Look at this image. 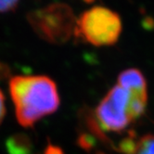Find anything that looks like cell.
Listing matches in <instances>:
<instances>
[{
    "mask_svg": "<svg viewBox=\"0 0 154 154\" xmlns=\"http://www.w3.org/2000/svg\"><path fill=\"white\" fill-rule=\"evenodd\" d=\"M9 92L18 122L24 127L55 112L60 106L57 85L45 75H17L9 80Z\"/></svg>",
    "mask_w": 154,
    "mask_h": 154,
    "instance_id": "1",
    "label": "cell"
},
{
    "mask_svg": "<svg viewBox=\"0 0 154 154\" xmlns=\"http://www.w3.org/2000/svg\"><path fill=\"white\" fill-rule=\"evenodd\" d=\"M27 20L36 35L50 44H64L74 34L76 18L70 6L64 3H52L32 10Z\"/></svg>",
    "mask_w": 154,
    "mask_h": 154,
    "instance_id": "2",
    "label": "cell"
},
{
    "mask_svg": "<svg viewBox=\"0 0 154 154\" xmlns=\"http://www.w3.org/2000/svg\"><path fill=\"white\" fill-rule=\"evenodd\" d=\"M122 32L120 16L104 7H92L76 21L74 35L96 47L112 46Z\"/></svg>",
    "mask_w": 154,
    "mask_h": 154,
    "instance_id": "3",
    "label": "cell"
},
{
    "mask_svg": "<svg viewBox=\"0 0 154 154\" xmlns=\"http://www.w3.org/2000/svg\"><path fill=\"white\" fill-rule=\"evenodd\" d=\"M95 116L101 129L107 132L119 133L132 122L127 111L113 104L107 97L97 107Z\"/></svg>",
    "mask_w": 154,
    "mask_h": 154,
    "instance_id": "4",
    "label": "cell"
},
{
    "mask_svg": "<svg viewBox=\"0 0 154 154\" xmlns=\"http://www.w3.org/2000/svg\"><path fill=\"white\" fill-rule=\"evenodd\" d=\"M118 85L131 93H147V82L143 73L135 68L122 72L118 76Z\"/></svg>",
    "mask_w": 154,
    "mask_h": 154,
    "instance_id": "5",
    "label": "cell"
},
{
    "mask_svg": "<svg viewBox=\"0 0 154 154\" xmlns=\"http://www.w3.org/2000/svg\"><path fill=\"white\" fill-rule=\"evenodd\" d=\"M81 113H82V118H81L82 122L85 127L88 130L87 133L93 135L97 140L101 141L106 146H109L112 148V149H115V145L113 144V142L106 136L104 131L101 129V127L97 123L95 114L91 111H89V109H83Z\"/></svg>",
    "mask_w": 154,
    "mask_h": 154,
    "instance_id": "6",
    "label": "cell"
},
{
    "mask_svg": "<svg viewBox=\"0 0 154 154\" xmlns=\"http://www.w3.org/2000/svg\"><path fill=\"white\" fill-rule=\"evenodd\" d=\"M6 149L8 154H31L32 143L28 135L18 133L10 136L7 139Z\"/></svg>",
    "mask_w": 154,
    "mask_h": 154,
    "instance_id": "7",
    "label": "cell"
},
{
    "mask_svg": "<svg viewBox=\"0 0 154 154\" xmlns=\"http://www.w3.org/2000/svg\"><path fill=\"white\" fill-rule=\"evenodd\" d=\"M147 93H132L128 105V114L133 121L144 113L147 106Z\"/></svg>",
    "mask_w": 154,
    "mask_h": 154,
    "instance_id": "8",
    "label": "cell"
},
{
    "mask_svg": "<svg viewBox=\"0 0 154 154\" xmlns=\"http://www.w3.org/2000/svg\"><path fill=\"white\" fill-rule=\"evenodd\" d=\"M133 154H154V136L147 135L137 140Z\"/></svg>",
    "mask_w": 154,
    "mask_h": 154,
    "instance_id": "9",
    "label": "cell"
},
{
    "mask_svg": "<svg viewBox=\"0 0 154 154\" xmlns=\"http://www.w3.org/2000/svg\"><path fill=\"white\" fill-rule=\"evenodd\" d=\"M137 140L135 138V135L130 134L128 137L122 139L118 143V145L115 148V150H118L123 154H133L137 146Z\"/></svg>",
    "mask_w": 154,
    "mask_h": 154,
    "instance_id": "10",
    "label": "cell"
},
{
    "mask_svg": "<svg viewBox=\"0 0 154 154\" xmlns=\"http://www.w3.org/2000/svg\"><path fill=\"white\" fill-rule=\"evenodd\" d=\"M97 138L89 133H81L77 137L76 143L82 149L85 151L92 150L97 145Z\"/></svg>",
    "mask_w": 154,
    "mask_h": 154,
    "instance_id": "11",
    "label": "cell"
},
{
    "mask_svg": "<svg viewBox=\"0 0 154 154\" xmlns=\"http://www.w3.org/2000/svg\"><path fill=\"white\" fill-rule=\"evenodd\" d=\"M19 1L15 0H8V1H0V13H6L13 11L17 8Z\"/></svg>",
    "mask_w": 154,
    "mask_h": 154,
    "instance_id": "12",
    "label": "cell"
},
{
    "mask_svg": "<svg viewBox=\"0 0 154 154\" xmlns=\"http://www.w3.org/2000/svg\"><path fill=\"white\" fill-rule=\"evenodd\" d=\"M11 76V69L9 66L0 60V81L7 80Z\"/></svg>",
    "mask_w": 154,
    "mask_h": 154,
    "instance_id": "13",
    "label": "cell"
},
{
    "mask_svg": "<svg viewBox=\"0 0 154 154\" xmlns=\"http://www.w3.org/2000/svg\"><path fill=\"white\" fill-rule=\"evenodd\" d=\"M44 154H64V152L60 147L52 145V144H48L45 149V153Z\"/></svg>",
    "mask_w": 154,
    "mask_h": 154,
    "instance_id": "14",
    "label": "cell"
},
{
    "mask_svg": "<svg viewBox=\"0 0 154 154\" xmlns=\"http://www.w3.org/2000/svg\"><path fill=\"white\" fill-rule=\"evenodd\" d=\"M6 114V105H5V97L3 93L0 90V124L2 123V121Z\"/></svg>",
    "mask_w": 154,
    "mask_h": 154,
    "instance_id": "15",
    "label": "cell"
},
{
    "mask_svg": "<svg viewBox=\"0 0 154 154\" xmlns=\"http://www.w3.org/2000/svg\"><path fill=\"white\" fill-rule=\"evenodd\" d=\"M98 154H103V153H98Z\"/></svg>",
    "mask_w": 154,
    "mask_h": 154,
    "instance_id": "16",
    "label": "cell"
}]
</instances>
